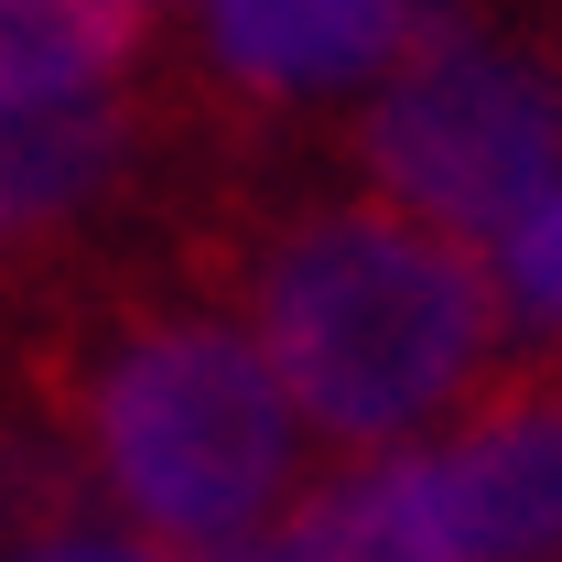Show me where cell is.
<instances>
[{
	"mask_svg": "<svg viewBox=\"0 0 562 562\" xmlns=\"http://www.w3.org/2000/svg\"><path fill=\"white\" fill-rule=\"evenodd\" d=\"M162 0H0V109L109 98L151 44Z\"/></svg>",
	"mask_w": 562,
	"mask_h": 562,
	"instance_id": "7",
	"label": "cell"
},
{
	"mask_svg": "<svg viewBox=\"0 0 562 562\" xmlns=\"http://www.w3.org/2000/svg\"><path fill=\"white\" fill-rule=\"evenodd\" d=\"M140 162V109L131 98H33L0 109V271L76 216H98Z\"/></svg>",
	"mask_w": 562,
	"mask_h": 562,
	"instance_id": "6",
	"label": "cell"
},
{
	"mask_svg": "<svg viewBox=\"0 0 562 562\" xmlns=\"http://www.w3.org/2000/svg\"><path fill=\"white\" fill-rule=\"evenodd\" d=\"M173 271L249 325L292 422H314L347 454L412 443L422 422H443L508 336L497 271L454 227L390 195H325L260 227L184 238Z\"/></svg>",
	"mask_w": 562,
	"mask_h": 562,
	"instance_id": "1",
	"label": "cell"
},
{
	"mask_svg": "<svg viewBox=\"0 0 562 562\" xmlns=\"http://www.w3.org/2000/svg\"><path fill=\"white\" fill-rule=\"evenodd\" d=\"M87 497L98 487H87L76 443L33 412V390L11 379V401H0V541H11V552L76 541V508H87Z\"/></svg>",
	"mask_w": 562,
	"mask_h": 562,
	"instance_id": "9",
	"label": "cell"
},
{
	"mask_svg": "<svg viewBox=\"0 0 562 562\" xmlns=\"http://www.w3.org/2000/svg\"><path fill=\"white\" fill-rule=\"evenodd\" d=\"M401 33L412 0H206V66L260 109L357 87L368 66L401 55Z\"/></svg>",
	"mask_w": 562,
	"mask_h": 562,
	"instance_id": "5",
	"label": "cell"
},
{
	"mask_svg": "<svg viewBox=\"0 0 562 562\" xmlns=\"http://www.w3.org/2000/svg\"><path fill=\"white\" fill-rule=\"evenodd\" d=\"M11 562H195V552H151V541H44V552H11Z\"/></svg>",
	"mask_w": 562,
	"mask_h": 562,
	"instance_id": "11",
	"label": "cell"
},
{
	"mask_svg": "<svg viewBox=\"0 0 562 562\" xmlns=\"http://www.w3.org/2000/svg\"><path fill=\"white\" fill-rule=\"evenodd\" d=\"M238 562H443V541L422 519L412 454H401V465H357L336 487H314L303 508H281Z\"/></svg>",
	"mask_w": 562,
	"mask_h": 562,
	"instance_id": "8",
	"label": "cell"
},
{
	"mask_svg": "<svg viewBox=\"0 0 562 562\" xmlns=\"http://www.w3.org/2000/svg\"><path fill=\"white\" fill-rule=\"evenodd\" d=\"M347 151L368 195L432 216L454 238H497L562 184V76L476 33L454 0H412L401 76L379 87Z\"/></svg>",
	"mask_w": 562,
	"mask_h": 562,
	"instance_id": "3",
	"label": "cell"
},
{
	"mask_svg": "<svg viewBox=\"0 0 562 562\" xmlns=\"http://www.w3.org/2000/svg\"><path fill=\"white\" fill-rule=\"evenodd\" d=\"M443 562H562V368H508L476 390L454 443L412 454Z\"/></svg>",
	"mask_w": 562,
	"mask_h": 562,
	"instance_id": "4",
	"label": "cell"
},
{
	"mask_svg": "<svg viewBox=\"0 0 562 562\" xmlns=\"http://www.w3.org/2000/svg\"><path fill=\"white\" fill-rule=\"evenodd\" d=\"M497 303H508V325H530V336L562 347V184L530 216L497 227Z\"/></svg>",
	"mask_w": 562,
	"mask_h": 562,
	"instance_id": "10",
	"label": "cell"
},
{
	"mask_svg": "<svg viewBox=\"0 0 562 562\" xmlns=\"http://www.w3.org/2000/svg\"><path fill=\"white\" fill-rule=\"evenodd\" d=\"M11 379L151 552H249L292 497L303 422L249 325L206 292L87 281L11 347Z\"/></svg>",
	"mask_w": 562,
	"mask_h": 562,
	"instance_id": "2",
	"label": "cell"
}]
</instances>
